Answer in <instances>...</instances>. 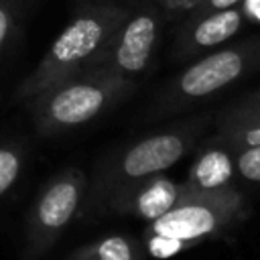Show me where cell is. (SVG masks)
Instances as JSON below:
<instances>
[{
  "label": "cell",
  "mask_w": 260,
  "mask_h": 260,
  "mask_svg": "<svg viewBox=\"0 0 260 260\" xmlns=\"http://www.w3.org/2000/svg\"><path fill=\"white\" fill-rule=\"evenodd\" d=\"M207 122L209 116H193L112 150L98 165L89 191L91 209L104 211L116 191L140 179L165 173L169 167L179 162L189 150L195 148Z\"/></svg>",
  "instance_id": "cell-1"
},
{
  "label": "cell",
  "mask_w": 260,
  "mask_h": 260,
  "mask_svg": "<svg viewBox=\"0 0 260 260\" xmlns=\"http://www.w3.org/2000/svg\"><path fill=\"white\" fill-rule=\"evenodd\" d=\"M126 12L128 6L120 2H83L55 37L37 69L22 83L20 95L35 98L45 89L83 73L106 47Z\"/></svg>",
  "instance_id": "cell-2"
},
{
  "label": "cell",
  "mask_w": 260,
  "mask_h": 260,
  "mask_svg": "<svg viewBox=\"0 0 260 260\" xmlns=\"http://www.w3.org/2000/svg\"><path fill=\"white\" fill-rule=\"evenodd\" d=\"M248 213L250 207L240 189L193 199L146 221L140 242L148 258L169 260L234 230L248 217Z\"/></svg>",
  "instance_id": "cell-3"
},
{
  "label": "cell",
  "mask_w": 260,
  "mask_h": 260,
  "mask_svg": "<svg viewBox=\"0 0 260 260\" xmlns=\"http://www.w3.org/2000/svg\"><path fill=\"white\" fill-rule=\"evenodd\" d=\"M258 65L260 37L207 51L191 59V63L162 87L150 108V118L177 114L195 102L215 95L217 91L248 75Z\"/></svg>",
  "instance_id": "cell-4"
},
{
  "label": "cell",
  "mask_w": 260,
  "mask_h": 260,
  "mask_svg": "<svg viewBox=\"0 0 260 260\" xmlns=\"http://www.w3.org/2000/svg\"><path fill=\"white\" fill-rule=\"evenodd\" d=\"M134 89V79L104 73H79L35 95L39 126L47 132H55L87 124L130 98Z\"/></svg>",
  "instance_id": "cell-5"
},
{
  "label": "cell",
  "mask_w": 260,
  "mask_h": 260,
  "mask_svg": "<svg viewBox=\"0 0 260 260\" xmlns=\"http://www.w3.org/2000/svg\"><path fill=\"white\" fill-rule=\"evenodd\" d=\"M160 37L162 10L158 4L154 0L136 2L128 6L126 16L83 73H104L136 81V77L152 67Z\"/></svg>",
  "instance_id": "cell-6"
},
{
  "label": "cell",
  "mask_w": 260,
  "mask_h": 260,
  "mask_svg": "<svg viewBox=\"0 0 260 260\" xmlns=\"http://www.w3.org/2000/svg\"><path fill=\"white\" fill-rule=\"evenodd\" d=\"M201 197H213V195H197L183 181H175L165 173H158L116 191L110 197L104 211L138 217L142 221H152L162 213Z\"/></svg>",
  "instance_id": "cell-7"
},
{
  "label": "cell",
  "mask_w": 260,
  "mask_h": 260,
  "mask_svg": "<svg viewBox=\"0 0 260 260\" xmlns=\"http://www.w3.org/2000/svg\"><path fill=\"white\" fill-rule=\"evenodd\" d=\"M246 20L248 12L242 4L225 10H215L203 16L187 18L177 32L173 45V59L189 61L225 45L240 32Z\"/></svg>",
  "instance_id": "cell-8"
},
{
  "label": "cell",
  "mask_w": 260,
  "mask_h": 260,
  "mask_svg": "<svg viewBox=\"0 0 260 260\" xmlns=\"http://www.w3.org/2000/svg\"><path fill=\"white\" fill-rule=\"evenodd\" d=\"M85 195V177L71 169L51 181L35 207V240L41 248L49 246L57 234L73 219Z\"/></svg>",
  "instance_id": "cell-9"
},
{
  "label": "cell",
  "mask_w": 260,
  "mask_h": 260,
  "mask_svg": "<svg viewBox=\"0 0 260 260\" xmlns=\"http://www.w3.org/2000/svg\"><path fill=\"white\" fill-rule=\"evenodd\" d=\"M236 146L215 134L195 152L183 183L197 195H221L236 187Z\"/></svg>",
  "instance_id": "cell-10"
},
{
  "label": "cell",
  "mask_w": 260,
  "mask_h": 260,
  "mask_svg": "<svg viewBox=\"0 0 260 260\" xmlns=\"http://www.w3.org/2000/svg\"><path fill=\"white\" fill-rule=\"evenodd\" d=\"M217 134L236 148L260 144V102L240 100L217 120Z\"/></svg>",
  "instance_id": "cell-11"
},
{
  "label": "cell",
  "mask_w": 260,
  "mask_h": 260,
  "mask_svg": "<svg viewBox=\"0 0 260 260\" xmlns=\"http://www.w3.org/2000/svg\"><path fill=\"white\" fill-rule=\"evenodd\" d=\"M69 260H148L140 238L112 234L79 248Z\"/></svg>",
  "instance_id": "cell-12"
},
{
  "label": "cell",
  "mask_w": 260,
  "mask_h": 260,
  "mask_svg": "<svg viewBox=\"0 0 260 260\" xmlns=\"http://www.w3.org/2000/svg\"><path fill=\"white\" fill-rule=\"evenodd\" d=\"M236 177L244 183L260 185V144L236 148Z\"/></svg>",
  "instance_id": "cell-13"
},
{
  "label": "cell",
  "mask_w": 260,
  "mask_h": 260,
  "mask_svg": "<svg viewBox=\"0 0 260 260\" xmlns=\"http://www.w3.org/2000/svg\"><path fill=\"white\" fill-rule=\"evenodd\" d=\"M20 169V158L8 148H0V195L14 183Z\"/></svg>",
  "instance_id": "cell-14"
},
{
  "label": "cell",
  "mask_w": 260,
  "mask_h": 260,
  "mask_svg": "<svg viewBox=\"0 0 260 260\" xmlns=\"http://www.w3.org/2000/svg\"><path fill=\"white\" fill-rule=\"evenodd\" d=\"M246 0H199L191 6V10L187 12V18H195V16H203L215 10H225V8H234L244 4Z\"/></svg>",
  "instance_id": "cell-15"
},
{
  "label": "cell",
  "mask_w": 260,
  "mask_h": 260,
  "mask_svg": "<svg viewBox=\"0 0 260 260\" xmlns=\"http://www.w3.org/2000/svg\"><path fill=\"white\" fill-rule=\"evenodd\" d=\"M14 28V6L10 0H0V51L8 43Z\"/></svg>",
  "instance_id": "cell-16"
},
{
  "label": "cell",
  "mask_w": 260,
  "mask_h": 260,
  "mask_svg": "<svg viewBox=\"0 0 260 260\" xmlns=\"http://www.w3.org/2000/svg\"><path fill=\"white\" fill-rule=\"evenodd\" d=\"M246 100H252V102H260V87H258L256 91L248 93V95H246Z\"/></svg>",
  "instance_id": "cell-17"
},
{
  "label": "cell",
  "mask_w": 260,
  "mask_h": 260,
  "mask_svg": "<svg viewBox=\"0 0 260 260\" xmlns=\"http://www.w3.org/2000/svg\"><path fill=\"white\" fill-rule=\"evenodd\" d=\"M124 2V6H132V4H136V2H140V0H122Z\"/></svg>",
  "instance_id": "cell-18"
},
{
  "label": "cell",
  "mask_w": 260,
  "mask_h": 260,
  "mask_svg": "<svg viewBox=\"0 0 260 260\" xmlns=\"http://www.w3.org/2000/svg\"><path fill=\"white\" fill-rule=\"evenodd\" d=\"M140 2H142V0H140Z\"/></svg>",
  "instance_id": "cell-19"
}]
</instances>
